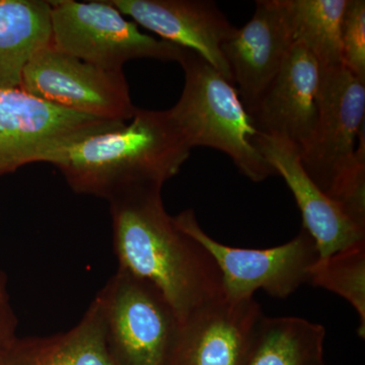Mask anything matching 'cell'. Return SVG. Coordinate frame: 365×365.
Instances as JSON below:
<instances>
[{
    "mask_svg": "<svg viewBox=\"0 0 365 365\" xmlns=\"http://www.w3.org/2000/svg\"><path fill=\"white\" fill-rule=\"evenodd\" d=\"M163 187H140L110 201L120 270L157 288L184 323L223 297L222 278L202 245L165 211Z\"/></svg>",
    "mask_w": 365,
    "mask_h": 365,
    "instance_id": "cell-1",
    "label": "cell"
},
{
    "mask_svg": "<svg viewBox=\"0 0 365 365\" xmlns=\"http://www.w3.org/2000/svg\"><path fill=\"white\" fill-rule=\"evenodd\" d=\"M190 153L169 110L137 109L128 122L81 139L51 163L76 193L110 202L140 187H163Z\"/></svg>",
    "mask_w": 365,
    "mask_h": 365,
    "instance_id": "cell-2",
    "label": "cell"
},
{
    "mask_svg": "<svg viewBox=\"0 0 365 365\" xmlns=\"http://www.w3.org/2000/svg\"><path fill=\"white\" fill-rule=\"evenodd\" d=\"M365 81L345 66L323 67L318 118L300 162L324 193L365 227Z\"/></svg>",
    "mask_w": 365,
    "mask_h": 365,
    "instance_id": "cell-3",
    "label": "cell"
},
{
    "mask_svg": "<svg viewBox=\"0 0 365 365\" xmlns=\"http://www.w3.org/2000/svg\"><path fill=\"white\" fill-rule=\"evenodd\" d=\"M179 63L185 86L169 112L190 148L207 146L222 151L255 182L277 176L255 143L259 132L235 86L190 50L184 49Z\"/></svg>",
    "mask_w": 365,
    "mask_h": 365,
    "instance_id": "cell-4",
    "label": "cell"
},
{
    "mask_svg": "<svg viewBox=\"0 0 365 365\" xmlns=\"http://www.w3.org/2000/svg\"><path fill=\"white\" fill-rule=\"evenodd\" d=\"M51 44L60 51L109 71L133 59L179 62L184 48L140 32L108 0L50 1Z\"/></svg>",
    "mask_w": 365,
    "mask_h": 365,
    "instance_id": "cell-5",
    "label": "cell"
},
{
    "mask_svg": "<svg viewBox=\"0 0 365 365\" xmlns=\"http://www.w3.org/2000/svg\"><path fill=\"white\" fill-rule=\"evenodd\" d=\"M98 297L116 365H169L181 322L157 288L118 269Z\"/></svg>",
    "mask_w": 365,
    "mask_h": 365,
    "instance_id": "cell-6",
    "label": "cell"
},
{
    "mask_svg": "<svg viewBox=\"0 0 365 365\" xmlns=\"http://www.w3.org/2000/svg\"><path fill=\"white\" fill-rule=\"evenodd\" d=\"M178 227L202 245L212 256L222 278L227 299H254L263 290L276 299H287L304 283L319 259L313 237L302 228L292 241L273 248H234L209 237L202 230L193 209L174 217Z\"/></svg>",
    "mask_w": 365,
    "mask_h": 365,
    "instance_id": "cell-7",
    "label": "cell"
},
{
    "mask_svg": "<svg viewBox=\"0 0 365 365\" xmlns=\"http://www.w3.org/2000/svg\"><path fill=\"white\" fill-rule=\"evenodd\" d=\"M123 123L68 111L21 88L0 90V176L29 163H51L72 144Z\"/></svg>",
    "mask_w": 365,
    "mask_h": 365,
    "instance_id": "cell-8",
    "label": "cell"
},
{
    "mask_svg": "<svg viewBox=\"0 0 365 365\" xmlns=\"http://www.w3.org/2000/svg\"><path fill=\"white\" fill-rule=\"evenodd\" d=\"M20 88L68 111L128 122L132 103L123 71H109L60 51L51 44L36 53L24 69Z\"/></svg>",
    "mask_w": 365,
    "mask_h": 365,
    "instance_id": "cell-9",
    "label": "cell"
},
{
    "mask_svg": "<svg viewBox=\"0 0 365 365\" xmlns=\"http://www.w3.org/2000/svg\"><path fill=\"white\" fill-rule=\"evenodd\" d=\"M137 25L165 42L196 53L232 83L222 46L235 33L215 2L209 0H108ZM234 85V83H232Z\"/></svg>",
    "mask_w": 365,
    "mask_h": 365,
    "instance_id": "cell-10",
    "label": "cell"
},
{
    "mask_svg": "<svg viewBox=\"0 0 365 365\" xmlns=\"http://www.w3.org/2000/svg\"><path fill=\"white\" fill-rule=\"evenodd\" d=\"M294 44L281 0H259L251 20L222 46L232 83L248 113L277 76Z\"/></svg>",
    "mask_w": 365,
    "mask_h": 365,
    "instance_id": "cell-11",
    "label": "cell"
},
{
    "mask_svg": "<svg viewBox=\"0 0 365 365\" xmlns=\"http://www.w3.org/2000/svg\"><path fill=\"white\" fill-rule=\"evenodd\" d=\"M255 143L294 194L304 230L316 242L319 259L365 242V227L355 222L339 204L317 186L302 167L299 150L294 144L260 132Z\"/></svg>",
    "mask_w": 365,
    "mask_h": 365,
    "instance_id": "cell-12",
    "label": "cell"
},
{
    "mask_svg": "<svg viewBox=\"0 0 365 365\" xmlns=\"http://www.w3.org/2000/svg\"><path fill=\"white\" fill-rule=\"evenodd\" d=\"M254 299H216L181 324L169 365H245L258 322Z\"/></svg>",
    "mask_w": 365,
    "mask_h": 365,
    "instance_id": "cell-13",
    "label": "cell"
},
{
    "mask_svg": "<svg viewBox=\"0 0 365 365\" xmlns=\"http://www.w3.org/2000/svg\"><path fill=\"white\" fill-rule=\"evenodd\" d=\"M321 73L314 55L294 43L277 76L249 113L257 130L287 139L302 150L316 126Z\"/></svg>",
    "mask_w": 365,
    "mask_h": 365,
    "instance_id": "cell-14",
    "label": "cell"
},
{
    "mask_svg": "<svg viewBox=\"0 0 365 365\" xmlns=\"http://www.w3.org/2000/svg\"><path fill=\"white\" fill-rule=\"evenodd\" d=\"M4 365H116L106 342L98 297L68 332L37 339H14L1 349Z\"/></svg>",
    "mask_w": 365,
    "mask_h": 365,
    "instance_id": "cell-15",
    "label": "cell"
},
{
    "mask_svg": "<svg viewBox=\"0 0 365 365\" xmlns=\"http://www.w3.org/2000/svg\"><path fill=\"white\" fill-rule=\"evenodd\" d=\"M51 34L50 1L0 0V90L20 88L24 69Z\"/></svg>",
    "mask_w": 365,
    "mask_h": 365,
    "instance_id": "cell-16",
    "label": "cell"
},
{
    "mask_svg": "<svg viewBox=\"0 0 365 365\" xmlns=\"http://www.w3.org/2000/svg\"><path fill=\"white\" fill-rule=\"evenodd\" d=\"M326 329L295 317L262 316L245 365H324Z\"/></svg>",
    "mask_w": 365,
    "mask_h": 365,
    "instance_id": "cell-17",
    "label": "cell"
},
{
    "mask_svg": "<svg viewBox=\"0 0 365 365\" xmlns=\"http://www.w3.org/2000/svg\"><path fill=\"white\" fill-rule=\"evenodd\" d=\"M281 4L294 43L309 50L322 68L341 66V26L347 0H281Z\"/></svg>",
    "mask_w": 365,
    "mask_h": 365,
    "instance_id": "cell-18",
    "label": "cell"
},
{
    "mask_svg": "<svg viewBox=\"0 0 365 365\" xmlns=\"http://www.w3.org/2000/svg\"><path fill=\"white\" fill-rule=\"evenodd\" d=\"M309 283L347 300L359 317V337H365V242L319 259Z\"/></svg>",
    "mask_w": 365,
    "mask_h": 365,
    "instance_id": "cell-19",
    "label": "cell"
},
{
    "mask_svg": "<svg viewBox=\"0 0 365 365\" xmlns=\"http://www.w3.org/2000/svg\"><path fill=\"white\" fill-rule=\"evenodd\" d=\"M342 64L365 81V1L347 0L341 26Z\"/></svg>",
    "mask_w": 365,
    "mask_h": 365,
    "instance_id": "cell-20",
    "label": "cell"
},
{
    "mask_svg": "<svg viewBox=\"0 0 365 365\" xmlns=\"http://www.w3.org/2000/svg\"><path fill=\"white\" fill-rule=\"evenodd\" d=\"M16 319L9 304L6 281L0 274V348L6 347L14 340Z\"/></svg>",
    "mask_w": 365,
    "mask_h": 365,
    "instance_id": "cell-21",
    "label": "cell"
},
{
    "mask_svg": "<svg viewBox=\"0 0 365 365\" xmlns=\"http://www.w3.org/2000/svg\"><path fill=\"white\" fill-rule=\"evenodd\" d=\"M0 365H4V359H2L1 349H0Z\"/></svg>",
    "mask_w": 365,
    "mask_h": 365,
    "instance_id": "cell-22",
    "label": "cell"
}]
</instances>
